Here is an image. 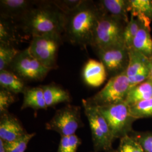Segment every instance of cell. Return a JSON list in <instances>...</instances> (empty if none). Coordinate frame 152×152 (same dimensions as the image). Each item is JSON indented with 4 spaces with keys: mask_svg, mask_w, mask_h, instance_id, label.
<instances>
[{
    "mask_svg": "<svg viewBox=\"0 0 152 152\" xmlns=\"http://www.w3.org/2000/svg\"><path fill=\"white\" fill-rule=\"evenodd\" d=\"M65 15L53 1H36L26 15L16 24L25 34L31 36L50 33L63 34Z\"/></svg>",
    "mask_w": 152,
    "mask_h": 152,
    "instance_id": "cell-2",
    "label": "cell"
},
{
    "mask_svg": "<svg viewBox=\"0 0 152 152\" xmlns=\"http://www.w3.org/2000/svg\"><path fill=\"white\" fill-rule=\"evenodd\" d=\"M14 93L5 89L0 90V113L2 114L8 112V109L12 104L15 102V96Z\"/></svg>",
    "mask_w": 152,
    "mask_h": 152,
    "instance_id": "cell-29",
    "label": "cell"
},
{
    "mask_svg": "<svg viewBox=\"0 0 152 152\" xmlns=\"http://www.w3.org/2000/svg\"><path fill=\"white\" fill-rule=\"evenodd\" d=\"M126 24L121 19L102 12L95 31L91 47L96 50L126 46L124 33Z\"/></svg>",
    "mask_w": 152,
    "mask_h": 152,
    "instance_id": "cell-3",
    "label": "cell"
},
{
    "mask_svg": "<svg viewBox=\"0 0 152 152\" xmlns=\"http://www.w3.org/2000/svg\"><path fill=\"white\" fill-rule=\"evenodd\" d=\"M36 135V133H26L24 136L19 139L11 142H5L6 149L7 152H25L28 144L33 137Z\"/></svg>",
    "mask_w": 152,
    "mask_h": 152,
    "instance_id": "cell-26",
    "label": "cell"
},
{
    "mask_svg": "<svg viewBox=\"0 0 152 152\" xmlns=\"http://www.w3.org/2000/svg\"><path fill=\"white\" fill-rule=\"evenodd\" d=\"M82 76L83 81L87 85L97 87L100 86L106 81L108 73L100 61L90 59L83 66Z\"/></svg>",
    "mask_w": 152,
    "mask_h": 152,
    "instance_id": "cell-13",
    "label": "cell"
},
{
    "mask_svg": "<svg viewBox=\"0 0 152 152\" xmlns=\"http://www.w3.org/2000/svg\"><path fill=\"white\" fill-rule=\"evenodd\" d=\"M82 103L89 123L95 150H110L114 138L105 118L97 108L89 103L86 99H82Z\"/></svg>",
    "mask_w": 152,
    "mask_h": 152,
    "instance_id": "cell-6",
    "label": "cell"
},
{
    "mask_svg": "<svg viewBox=\"0 0 152 152\" xmlns=\"http://www.w3.org/2000/svg\"><path fill=\"white\" fill-rule=\"evenodd\" d=\"M96 107L106 121L114 139L129 135L132 123L136 120L131 115L130 106L125 102Z\"/></svg>",
    "mask_w": 152,
    "mask_h": 152,
    "instance_id": "cell-5",
    "label": "cell"
},
{
    "mask_svg": "<svg viewBox=\"0 0 152 152\" xmlns=\"http://www.w3.org/2000/svg\"><path fill=\"white\" fill-rule=\"evenodd\" d=\"M44 93L45 103L48 108L54 107L60 103H69L72 100L70 93L55 83L41 85Z\"/></svg>",
    "mask_w": 152,
    "mask_h": 152,
    "instance_id": "cell-14",
    "label": "cell"
},
{
    "mask_svg": "<svg viewBox=\"0 0 152 152\" xmlns=\"http://www.w3.org/2000/svg\"><path fill=\"white\" fill-rule=\"evenodd\" d=\"M27 132L20 121L9 112L1 114L0 139L6 142L15 141L24 136Z\"/></svg>",
    "mask_w": 152,
    "mask_h": 152,
    "instance_id": "cell-11",
    "label": "cell"
},
{
    "mask_svg": "<svg viewBox=\"0 0 152 152\" xmlns=\"http://www.w3.org/2000/svg\"><path fill=\"white\" fill-rule=\"evenodd\" d=\"M36 1L1 0L0 17L9 19L17 23L26 15Z\"/></svg>",
    "mask_w": 152,
    "mask_h": 152,
    "instance_id": "cell-12",
    "label": "cell"
},
{
    "mask_svg": "<svg viewBox=\"0 0 152 152\" xmlns=\"http://www.w3.org/2000/svg\"><path fill=\"white\" fill-rule=\"evenodd\" d=\"M135 138L144 152H152V134H144Z\"/></svg>",
    "mask_w": 152,
    "mask_h": 152,
    "instance_id": "cell-32",
    "label": "cell"
},
{
    "mask_svg": "<svg viewBox=\"0 0 152 152\" xmlns=\"http://www.w3.org/2000/svg\"><path fill=\"white\" fill-rule=\"evenodd\" d=\"M128 10L130 16L138 19L145 26L151 28L152 20V1L129 0Z\"/></svg>",
    "mask_w": 152,
    "mask_h": 152,
    "instance_id": "cell-16",
    "label": "cell"
},
{
    "mask_svg": "<svg viewBox=\"0 0 152 152\" xmlns=\"http://www.w3.org/2000/svg\"><path fill=\"white\" fill-rule=\"evenodd\" d=\"M81 110L80 106L66 105L57 110L53 118L46 124V130L55 131L61 137L75 135L83 126Z\"/></svg>",
    "mask_w": 152,
    "mask_h": 152,
    "instance_id": "cell-8",
    "label": "cell"
},
{
    "mask_svg": "<svg viewBox=\"0 0 152 152\" xmlns=\"http://www.w3.org/2000/svg\"><path fill=\"white\" fill-rule=\"evenodd\" d=\"M100 11L104 14L129 22V0H101L96 2Z\"/></svg>",
    "mask_w": 152,
    "mask_h": 152,
    "instance_id": "cell-15",
    "label": "cell"
},
{
    "mask_svg": "<svg viewBox=\"0 0 152 152\" xmlns=\"http://www.w3.org/2000/svg\"><path fill=\"white\" fill-rule=\"evenodd\" d=\"M151 29V28L147 27L141 23V27L131 48L144 55L148 59L152 58V37Z\"/></svg>",
    "mask_w": 152,
    "mask_h": 152,
    "instance_id": "cell-18",
    "label": "cell"
},
{
    "mask_svg": "<svg viewBox=\"0 0 152 152\" xmlns=\"http://www.w3.org/2000/svg\"><path fill=\"white\" fill-rule=\"evenodd\" d=\"M0 86L14 94L23 93L27 87L24 81L9 69L0 71Z\"/></svg>",
    "mask_w": 152,
    "mask_h": 152,
    "instance_id": "cell-19",
    "label": "cell"
},
{
    "mask_svg": "<svg viewBox=\"0 0 152 152\" xmlns=\"http://www.w3.org/2000/svg\"><path fill=\"white\" fill-rule=\"evenodd\" d=\"M19 51L14 45L0 42V71L9 69Z\"/></svg>",
    "mask_w": 152,
    "mask_h": 152,
    "instance_id": "cell-23",
    "label": "cell"
},
{
    "mask_svg": "<svg viewBox=\"0 0 152 152\" xmlns=\"http://www.w3.org/2000/svg\"><path fill=\"white\" fill-rule=\"evenodd\" d=\"M82 0H55V4L57 6L64 14L72 11L81 3Z\"/></svg>",
    "mask_w": 152,
    "mask_h": 152,
    "instance_id": "cell-30",
    "label": "cell"
},
{
    "mask_svg": "<svg viewBox=\"0 0 152 152\" xmlns=\"http://www.w3.org/2000/svg\"><path fill=\"white\" fill-rule=\"evenodd\" d=\"M81 140L76 134L68 136H61L57 152H76Z\"/></svg>",
    "mask_w": 152,
    "mask_h": 152,
    "instance_id": "cell-27",
    "label": "cell"
},
{
    "mask_svg": "<svg viewBox=\"0 0 152 152\" xmlns=\"http://www.w3.org/2000/svg\"><path fill=\"white\" fill-rule=\"evenodd\" d=\"M23 101L21 110L32 108L34 110L48 108L46 106L42 88L37 87H26L23 92Z\"/></svg>",
    "mask_w": 152,
    "mask_h": 152,
    "instance_id": "cell-17",
    "label": "cell"
},
{
    "mask_svg": "<svg viewBox=\"0 0 152 152\" xmlns=\"http://www.w3.org/2000/svg\"><path fill=\"white\" fill-rule=\"evenodd\" d=\"M111 77L124 72L129 63V49L126 46L95 50Z\"/></svg>",
    "mask_w": 152,
    "mask_h": 152,
    "instance_id": "cell-10",
    "label": "cell"
},
{
    "mask_svg": "<svg viewBox=\"0 0 152 152\" xmlns=\"http://www.w3.org/2000/svg\"><path fill=\"white\" fill-rule=\"evenodd\" d=\"M17 29L14 21L0 17V42L14 45L18 42Z\"/></svg>",
    "mask_w": 152,
    "mask_h": 152,
    "instance_id": "cell-22",
    "label": "cell"
},
{
    "mask_svg": "<svg viewBox=\"0 0 152 152\" xmlns=\"http://www.w3.org/2000/svg\"><path fill=\"white\" fill-rule=\"evenodd\" d=\"M141 22L134 16H130L129 22L126 24L124 33V39L126 47L130 49L132 42L141 27Z\"/></svg>",
    "mask_w": 152,
    "mask_h": 152,
    "instance_id": "cell-25",
    "label": "cell"
},
{
    "mask_svg": "<svg viewBox=\"0 0 152 152\" xmlns=\"http://www.w3.org/2000/svg\"><path fill=\"white\" fill-rule=\"evenodd\" d=\"M63 38V34L60 33L33 36L28 48L42 65L51 71L54 70L58 68V54Z\"/></svg>",
    "mask_w": 152,
    "mask_h": 152,
    "instance_id": "cell-4",
    "label": "cell"
},
{
    "mask_svg": "<svg viewBox=\"0 0 152 152\" xmlns=\"http://www.w3.org/2000/svg\"><path fill=\"white\" fill-rule=\"evenodd\" d=\"M149 59L132 48L129 49V63L125 73L128 78L149 68Z\"/></svg>",
    "mask_w": 152,
    "mask_h": 152,
    "instance_id": "cell-20",
    "label": "cell"
},
{
    "mask_svg": "<svg viewBox=\"0 0 152 152\" xmlns=\"http://www.w3.org/2000/svg\"><path fill=\"white\" fill-rule=\"evenodd\" d=\"M149 78L152 81V58L149 59Z\"/></svg>",
    "mask_w": 152,
    "mask_h": 152,
    "instance_id": "cell-34",
    "label": "cell"
},
{
    "mask_svg": "<svg viewBox=\"0 0 152 152\" xmlns=\"http://www.w3.org/2000/svg\"><path fill=\"white\" fill-rule=\"evenodd\" d=\"M114 152H144V151L136 138L128 135L120 139L119 147Z\"/></svg>",
    "mask_w": 152,
    "mask_h": 152,
    "instance_id": "cell-28",
    "label": "cell"
},
{
    "mask_svg": "<svg viewBox=\"0 0 152 152\" xmlns=\"http://www.w3.org/2000/svg\"><path fill=\"white\" fill-rule=\"evenodd\" d=\"M0 152H7L6 149L5 142L0 139Z\"/></svg>",
    "mask_w": 152,
    "mask_h": 152,
    "instance_id": "cell-33",
    "label": "cell"
},
{
    "mask_svg": "<svg viewBox=\"0 0 152 152\" xmlns=\"http://www.w3.org/2000/svg\"><path fill=\"white\" fill-rule=\"evenodd\" d=\"M130 90V82L124 72L110 77L100 91L86 100L96 107L119 103L125 102Z\"/></svg>",
    "mask_w": 152,
    "mask_h": 152,
    "instance_id": "cell-7",
    "label": "cell"
},
{
    "mask_svg": "<svg viewBox=\"0 0 152 152\" xmlns=\"http://www.w3.org/2000/svg\"><path fill=\"white\" fill-rule=\"evenodd\" d=\"M130 109L135 120L152 117V98L134 104L130 106Z\"/></svg>",
    "mask_w": 152,
    "mask_h": 152,
    "instance_id": "cell-24",
    "label": "cell"
},
{
    "mask_svg": "<svg viewBox=\"0 0 152 152\" xmlns=\"http://www.w3.org/2000/svg\"><path fill=\"white\" fill-rule=\"evenodd\" d=\"M149 78V68H148L137 73L136 75L128 78L130 82V89L140 84Z\"/></svg>",
    "mask_w": 152,
    "mask_h": 152,
    "instance_id": "cell-31",
    "label": "cell"
},
{
    "mask_svg": "<svg viewBox=\"0 0 152 152\" xmlns=\"http://www.w3.org/2000/svg\"><path fill=\"white\" fill-rule=\"evenodd\" d=\"M101 13L96 2L82 0L75 9L64 14V38L82 49L91 46Z\"/></svg>",
    "mask_w": 152,
    "mask_h": 152,
    "instance_id": "cell-1",
    "label": "cell"
},
{
    "mask_svg": "<svg viewBox=\"0 0 152 152\" xmlns=\"http://www.w3.org/2000/svg\"><path fill=\"white\" fill-rule=\"evenodd\" d=\"M152 98V81L149 78L131 88L125 102L129 106Z\"/></svg>",
    "mask_w": 152,
    "mask_h": 152,
    "instance_id": "cell-21",
    "label": "cell"
},
{
    "mask_svg": "<svg viewBox=\"0 0 152 152\" xmlns=\"http://www.w3.org/2000/svg\"><path fill=\"white\" fill-rule=\"evenodd\" d=\"M9 69L28 81H42L51 71L33 56L28 48L19 51Z\"/></svg>",
    "mask_w": 152,
    "mask_h": 152,
    "instance_id": "cell-9",
    "label": "cell"
},
{
    "mask_svg": "<svg viewBox=\"0 0 152 152\" xmlns=\"http://www.w3.org/2000/svg\"></svg>",
    "mask_w": 152,
    "mask_h": 152,
    "instance_id": "cell-35",
    "label": "cell"
}]
</instances>
